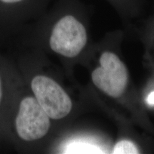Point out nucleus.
<instances>
[{
  "mask_svg": "<svg viewBox=\"0 0 154 154\" xmlns=\"http://www.w3.org/2000/svg\"><path fill=\"white\" fill-rule=\"evenodd\" d=\"M70 7L57 9L47 19L49 47L54 52L74 58L82 52L87 42V31L83 19Z\"/></svg>",
  "mask_w": 154,
  "mask_h": 154,
  "instance_id": "obj_1",
  "label": "nucleus"
},
{
  "mask_svg": "<svg viewBox=\"0 0 154 154\" xmlns=\"http://www.w3.org/2000/svg\"><path fill=\"white\" fill-rule=\"evenodd\" d=\"M33 96L52 120L66 117L72 110L70 96L59 83L44 74L33 76L30 82Z\"/></svg>",
  "mask_w": 154,
  "mask_h": 154,
  "instance_id": "obj_2",
  "label": "nucleus"
},
{
  "mask_svg": "<svg viewBox=\"0 0 154 154\" xmlns=\"http://www.w3.org/2000/svg\"><path fill=\"white\" fill-rule=\"evenodd\" d=\"M18 137L27 142L42 139L51 128V119L32 95L23 97L14 121Z\"/></svg>",
  "mask_w": 154,
  "mask_h": 154,
  "instance_id": "obj_3",
  "label": "nucleus"
},
{
  "mask_svg": "<svg viewBox=\"0 0 154 154\" xmlns=\"http://www.w3.org/2000/svg\"><path fill=\"white\" fill-rule=\"evenodd\" d=\"M100 66L91 73V79L96 87L106 95L119 98L128 84V74L126 65L118 56L105 51L99 59Z\"/></svg>",
  "mask_w": 154,
  "mask_h": 154,
  "instance_id": "obj_4",
  "label": "nucleus"
},
{
  "mask_svg": "<svg viewBox=\"0 0 154 154\" xmlns=\"http://www.w3.org/2000/svg\"><path fill=\"white\" fill-rule=\"evenodd\" d=\"M49 0H0V25L8 26L41 13Z\"/></svg>",
  "mask_w": 154,
  "mask_h": 154,
  "instance_id": "obj_5",
  "label": "nucleus"
},
{
  "mask_svg": "<svg viewBox=\"0 0 154 154\" xmlns=\"http://www.w3.org/2000/svg\"><path fill=\"white\" fill-rule=\"evenodd\" d=\"M139 150L132 141L128 140H122L119 141L113 147V154H137Z\"/></svg>",
  "mask_w": 154,
  "mask_h": 154,
  "instance_id": "obj_6",
  "label": "nucleus"
},
{
  "mask_svg": "<svg viewBox=\"0 0 154 154\" xmlns=\"http://www.w3.org/2000/svg\"><path fill=\"white\" fill-rule=\"evenodd\" d=\"M147 103L149 105H154V91L148 96Z\"/></svg>",
  "mask_w": 154,
  "mask_h": 154,
  "instance_id": "obj_7",
  "label": "nucleus"
},
{
  "mask_svg": "<svg viewBox=\"0 0 154 154\" xmlns=\"http://www.w3.org/2000/svg\"><path fill=\"white\" fill-rule=\"evenodd\" d=\"M3 97V87H2V76L0 75V105H1Z\"/></svg>",
  "mask_w": 154,
  "mask_h": 154,
  "instance_id": "obj_8",
  "label": "nucleus"
}]
</instances>
